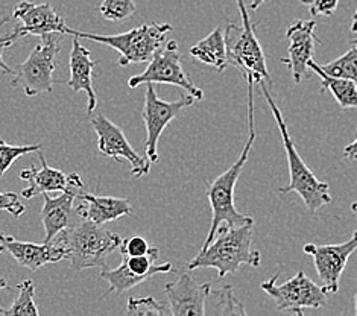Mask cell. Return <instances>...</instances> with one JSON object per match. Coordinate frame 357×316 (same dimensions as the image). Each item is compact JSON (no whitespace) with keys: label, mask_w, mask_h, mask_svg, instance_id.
Wrapping results in <instances>:
<instances>
[{"label":"cell","mask_w":357,"mask_h":316,"mask_svg":"<svg viewBox=\"0 0 357 316\" xmlns=\"http://www.w3.org/2000/svg\"><path fill=\"white\" fill-rule=\"evenodd\" d=\"M246 85H248V130L250 135L246 140L245 146L242 149V153L234 163L224 174H220L215 181H211L207 186V196L211 207V224L208 234L204 241L201 251L213 242V239L220 227H236L242 224H248V222H254L251 216H245L242 213L236 210L234 206V189L239 179L242 170L248 161L250 152L252 149V144L256 142V126H254V82L252 78H245Z\"/></svg>","instance_id":"obj_1"},{"label":"cell","mask_w":357,"mask_h":316,"mask_svg":"<svg viewBox=\"0 0 357 316\" xmlns=\"http://www.w3.org/2000/svg\"><path fill=\"white\" fill-rule=\"evenodd\" d=\"M254 222L236 227H220L206 250L199 251L187 268L190 271L198 268H213L219 278L233 274L242 266L259 268L261 263L260 251L252 248Z\"/></svg>","instance_id":"obj_2"},{"label":"cell","mask_w":357,"mask_h":316,"mask_svg":"<svg viewBox=\"0 0 357 316\" xmlns=\"http://www.w3.org/2000/svg\"><path fill=\"white\" fill-rule=\"evenodd\" d=\"M259 85H260V90L263 91V96H265L268 105L272 111V114H274L280 134H282L283 146H284L287 165H289V175H291V179H289L287 186L280 187L278 192L283 195L295 192L296 195L301 196L304 206L307 207L309 211L317 213L319 209H322L333 201V198H331L330 195V186L326 181L318 179L312 170L305 166L298 151H296V146L291 137V134H289L282 111H280L274 98L271 96V91L268 90V82L261 81L259 82Z\"/></svg>","instance_id":"obj_3"},{"label":"cell","mask_w":357,"mask_h":316,"mask_svg":"<svg viewBox=\"0 0 357 316\" xmlns=\"http://www.w3.org/2000/svg\"><path fill=\"white\" fill-rule=\"evenodd\" d=\"M54 239L66 248L67 260H70L75 272L90 268H107V257L119 250L123 241L121 236L109 232L104 225L87 219L76 220Z\"/></svg>","instance_id":"obj_4"},{"label":"cell","mask_w":357,"mask_h":316,"mask_svg":"<svg viewBox=\"0 0 357 316\" xmlns=\"http://www.w3.org/2000/svg\"><path fill=\"white\" fill-rule=\"evenodd\" d=\"M241 11L242 24L228 23L224 28L227 47V61L239 70L243 78H252L254 82L265 81L272 84L266 67V57L254 32L248 8L245 0H236Z\"/></svg>","instance_id":"obj_5"},{"label":"cell","mask_w":357,"mask_h":316,"mask_svg":"<svg viewBox=\"0 0 357 316\" xmlns=\"http://www.w3.org/2000/svg\"><path fill=\"white\" fill-rule=\"evenodd\" d=\"M172 27L169 23H144L128 32L117 33V36H98V33L75 31L67 27L66 36L87 38L100 45L109 46L121 54L119 66L126 67L130 64L149 63L151 58L157 54V50L163 47L165 38Z\"/></svg>","instance_id":"obj_6"},{"label":"cell","mask_w":357,"mask_h":316,"mask_svg":"<svg viewBox=\"0 0 357 316\" xmlns=\"http://www.w3.org/2000/svg\"><path fill=\"white\" fill-rule=\"evenodd\" d=\"M63 37V33H49V36L40 37L38 45L14 73L11 81L13 87H22L24 95L29 98L41 95V93H52L56 57L61 52L59 43Z\"/></svg>","instance_id":"obj_7"},{"label":"cell","mask_w":357,"mask_h":316,"mask_svg":"<svg viewBox=\"0 0 357 316\" xmlns=\"http://www.w3.org/2000/svg\"><path fill=\"white\" fill-rule=\"evenodd\" d=\"M277 278L278 274L272 276L260 283V287L275 301L280 312L303 316L304 309H322L327 306L328 290L324 286L314 285L303 271L296 272L283 285H277Z\"/></svg>","instance_id":"obj_8"},{"label":"cell","mask_w":357,"mask_h":316,"mask_svg":"<svg viewBox=\"0 0 357 316\" xmlns=\"http://www.w3.org/2000/svg\"><path fill=\"white\" fill-rule=\"evenodd\" d=\"M146 84H169L176 85L185 90L197 100L204 99V91L195 85L181 66V55L178 52V43L171 40L165 47L157 50V54L151 58L144 72L131 76L128 85L131 89H137Z\"/></svg>","instance_id":"obj_9"},{"label":"cell","mask_w":357,"mask_h":316,"mask_svg":"<svg viewBox=\"0 0 357 316\" xmlns=\"http://www.w3.org/2000/svg\"><path fill=\"white\" fill-rule=\"evenodd\" d=\"M197 99L192 95H183L174 102H166L161 99L154 89V84H146V95H144V105L142 110V119L146 128V140L144 149L151 163L158 161V142L166 126L181 113L184 108L192 107Z\"/></svg>","instance_id":"obj_10"},{"label":"cell","mask_w":357,"mask_h":316,"mask_svg":"<svg viewBox=\"0 0 357 316\" xmlns=\"http://www.w3.org/2000/svg\"><path fill=\"white\" fill-rule=\"evenodd\" d=\"M90 123L98 134V149L102 156L117 161H128L131 165V175L135 178L149 174L151 160L146 156H140L131 146L125 133L114 122L104 114H98L91 119Z\"/></svg>","instance_id":"obj_11"},{"label":"cell","mask_w":357,"mask_h":316,"mask_svg":"<svg viewBox=\"0 0 357 316\" xmlns=\"http://www.w3.org/2000/svg\"><path fill=\"white\" fill-rule=\"evenodd\" d=\"M357 250V230L350 241L337 245H304L303 251L310 255L317 268V274L328 294H337L341 277L350 255Z\"/></svg>","instance_id":"obj_12"},{"label":"cell","mask_w":357,"mask_h":316,"mask_svg":"<svg viewBox=\"0 0 357 316\" xmlns=\"http://www.w3.org/2000/svg\"><path fill=\"white\" fill-rule=\"evenodd\" d=\"M314 29H317L314 20H294L286 31V37L291 45L287 47L289 55L282 59V63L291 70L296 84H301L305 76H309V61L313 59L317 46L322 45Z\"/></svg>","instance_id":"obj_13"},{"label":"cell","mask_w":357,"mask_h":316,"mask_svg":"<svg viewBox=\"0 0 357 316\" xmlns=\"http://www.w3.org/2000/svg\"><path fill=\"white\" fill-rule=\"evenodd\" d=\"M37 153L41 166H29L20 172V178L23 181L29 183L26 189H23L20 193V196H23L24 200H32L43 193H61L66 189H69V187H79V189H84V181L79 174L73 172L67 175L63 170L50 167L46 161L43 149L37 151Z\"/></svg>","instance_id":"obj_14"},{"label":"cell","mask_w":357,"mask_h":316,"mask_svg":"<svg viewBox=\"0 0 357 316\" xmlns=\"http://www.w3.org/2000/svg\"><path fill=\"white\" fill-rule=\"evenodd\" d=\"M0 246L11 255V257L29 271H37L46 264L58 263L61 260H67L66 248L59 243L56 239H52L50 242L33 243V242H23L15 239L14 236H8L0 233Z\"/></svg>","instance_id":"obj_15"},{"label":"cell","mask_w":357,"mask_h":316,"mask_svg":"<svg viewBox=\"0 0 357 316\" xmlns=\"http://www.w3.org/2000/svg\"><path fill=\"white\" fill-rule=\"evenodd\" d=\"M13 17L22 22L20 27L14 28V32L19 38L28 36L45 37L49 33H63V36H66L67 24L64 19L59 17L49 3H32L28 0H23L15 8Z\"/></svg>","instance_id":"obj_16"},{"label":"cell","mask_w":357,"mask_h":316,"mask_svg":"<svg viewBox=\"0 0 357 316\" xmlns=\"http://www.w3.org/2000/svg\"><path fill=\"white\" fill-rule=\"evenodd\" d=\"M210 283H198L190 274H183L174 283L165 286L169 310L174 316H204Z\"/></svg>","instance_id":"obj_17"},{"label":"cell","mask_w":357,"mask_h":316,"mask_svg":"<svg viewBox=\"0 0 357 316\" xmlns=\"http://www.w3.org/2000/svg\"><path fill=\"white\" fill-rule=\"evenodd\" d=\"M81 190L79 187H69L59 196L43 193L45 202L41 209V222L45 227V242H50L56 234L75 224V218H78V215L73 209V202Z\"/></svg>","instance_id":"obj_18"},{"label":"cell","mask_w":357,"mask_h":316,"mask_svg":"<svg viewBox=\"0 0 357 316\" xmlns=\"http://www.w3.org/2000/svg\"><path fill=\"white\" fill-rule=\"evenodd\" d=\"M76 200H79L78 207L75 209L78 218L91 220L99 225H105L108 222L134 215L131 202L125 198L99 196L81 190Z\"/></svg>","instance_id":"obj_19"},{"label":"cell","mask_w":357,"mask_h":316,"mask_svg":"<svg viewBox=\"0 0 357 316\" xmlns=\"http://www.w3.org/2000/svg\"><path fill=\"white\" fill-rule=\"evenodd\" d=\"M98 66L96 61L91 59V52L81 45L78 37H73L72 50H70V80L67 82L69 89L75 93L84 91L87 95V113L91 114L98 107V98L95 89H93V70Z\"/></svg>","instance_id":"obj_20"},{"label":"cell","mask_w":357,"mask_h":316,"mask_svg":"<svg viewBox=\"0 0 357 316\" xmlns=\"http://www.w3.org/2000/svg\"><path fill=\"white\" fill-rule=\"evenodd\" d=\"M189 52L195 59L215 67L219 73H222L228 67L222 27H218L215 31H211L206 38H202L197 45L192 46Z\"/></svg>","instance_id":"obj_21"},{"label":"cell","mask_w":357,"mask_h":316,"mask_svg":"<svg viewBox=\"0 0 357 316\" xmlns=\"http://www.w3.org/2000/svg\"><path fill=\"white\" fill-rule=\"evenodd\" d=\"M309 69L313 73H317L318 78L321 80V91L328 90L335 96L339 107L342 110L357 108V82L345 78H336V76L326 73L314 59L309 61Z\"/></svg>","instance_id":"obj_22"},{"label":"cell","mask_w":357,"mask_h":316,"mask_svg":"<svg viewBox=\"0 0 357 316\" xmlns=\"http://www.w3.org/2000/svg\"><path fill=\"white\" fill-rule=\"evenodd\" d=\"M206 303H211V309L206 310V315H246L245 306L237 300L234 289L229 285L218 290H210Z\"/></svg>","instance_id":"obj_23"},{"label":"cell","mask_w":357,"mask_h":316,"mask_svg":"<svg viewBox=\"0 0 357 316\" xmlns=\"http://www.w3.org/2000/svg\"><path fill=\"white\" fill-rule=\"evenodd\" d=\"M5 316H38L36 303V285L32 280H24L17 286V296L11 307L3 312Z\"/></svg>","instance_id":"obj_24"},{"label":"cell","mask_w":357,"mask_h":316,"mask_svg":"<svg viewBox=\"0 0 357 316\" xmlns=\"http://www.w3.org/2000/svg\"><path fill=\"white\" fill-rule=\"evenodd\" d=\"M319 67L326 73L336 76V78H345L357 82V45H353V47L342 57L327 64H319Z\"/></svg>","instance_id":"obj_25"},{"label":"cell","mask_w":357,"mask_h":316,"mask_svg":"<svg viewBox=\"0 0 357 316\" xmlns=\"http://www.w3.org/2000/svg\"><path fill=\"white\" fill-rule=\"evenodd\" d=\"M43 149V144H10L0 140V176H3L17 160Z\"/></svg>","instance_id":"obj_26"},{"label":"cell","mask_w":357,"mask_h":316,"mask_svg":"<svg viewBox=\"0 0 357 316\" xmlns=\"http://www.w3.org/2000/svg\"><path fill=\"white\" fill-rule=\"evenodd\" d=\"M126 313L135 316H167L171 315V310L163 303L157 301L152 296H131L128 300V306H126Z\"/></svg>","instance_id":"obj_27"},{"label":"cell","mask_w":357,"mask_h":316,"mask_svg":"<svg viewBox=\"0 0 357 316\" xmlns=\"http://www.w3.org/2000/svg\"><path fill=\"white\" fill-rule=\"evenodd\" d=\"M99 13L109 22H123L135 13V5L132 0H104Z\"/></svg>","instance_id":"obj_28"},{"label":"cell","mask_w":357,"mask_h":316,"mask_svg":"<svg viewBox=\"0 0 357 316\" xmlns=\"http://www.w3.org/2000/svg\"><path fill=\"white\" fill-rule=\"evenodd\" d=\"M0 210L8 211L14 218H20L26 211V207H24L20 195L14 192H0Z\"/></svg>","instance_id":"obj_29"},{"label":"cell","mask_w":357,"mask_h":316,"mask_svg":"<svg viewBox=\"0 0 357 316\" xmlns=\"http://www.w3.org/2000/svg\"><path fill=\"white\" fill-rule=\"evenodd\" d=\"M122 255H143V254H148L151 246L146 242V239H143L140 236H132L128 239H123L121 248Z\"/></svg>","instance_id":"obj_30"},{"label":"cell","mask_w":357,"mask_h":316,"mask_svg":"<svg viewBox=\"0 0 357 316\" xmlns=\"http://www.w3.org/2000/svg\"><path fill=\"white\" fill-rule=\"evenodd\" d=\"M309 8L312 15H333L337 10L339 0H300Z\"/></svg>","instance_id":"obj_31"},{"label":"cell","mask_w":357,"mask_h":316,"mask_svg":"<svg viewBox=\"0 0 357 316\" xmlns=\"http://www.w3.org/2000/svg\"><path fill=\"white\" fill-rule=\"evenodd\" d=\"M17 40H20V38L17 37V33L14 31L10 32V33H6V36H3V37H0V70H2L3 73H11V75L15 73L11 69V67L5 63L3 52H5V49H8L11 45H14Z\"/></svg>","instance_id":"obj_32"},{"label":"cell","mask_w":357,"mask_h":316,"mask_svg":"<svg viewBox=\"0 0 357 316\" xmlns=\"http://www.w3.org/2000/svg\"><path fill=\"white\" fill-rule=\"evenodd\" d=\"M356 156H357V139L348 144V146H345V149H344V157L354 158Z\"/></svg>","instance_id":"obj_33"},{"label":"cell","mask_w":357,"mask_h":316,"mask_svg":"<svg viewBox=\"0 0 357 316\" xmlns=\"http://www.w3.org/2000/svg\"><path fill=\"white\" fill-rule=\"evenodd\" d=\"M263 2H266V0H251V3H250V10L256 11L257 8H259V6H260Z\"/></svg>","instance_id":"obj_34"},{"label":"cell","mask_w":357,"mask_h":316,"mask_svg":"<svg viewBox=\"0 0 357 316\" xmlns=\"http://www.w3.org/2000/svg\"><path fill=\"white\" fill-rule=\"evenodd\" d=\"M351 32H357V6H356V11L353 13V20H351Z\"/></svg>","instance_id":"obj_35"},{"label":"cell","mask_w":357,"mask_h":316,"mask_svg":"<svg viewBox=\"0 0 357 316\" xmlns=\"http://www.w3.org/2000/svg\"><path fill=\"white\" fill-rule=\"evenodd\" d=\"M3 289H8V283H6L5 278H0V290H3ZM3 312H5V309L2 306H0V315H3Z\"/></svg>","instance_id":"obj_36"},{"label":"cell","mask_w":357,"mask_h":316,"mask_svg":"<svg viewBox=\"0 0 357 316\" xmlns=\"http://www.w3.org/2000/svg\"><path fill=\"white\" fill-rule=\"evenodd\" d=\"M351 211L357 216V202H353V204H351Z\"/></svg>","instance_id":"obj_37"},{"label":"cell","mask_w":357,"mask_h":316,"mask_svg":"<svg viewBox=\"0 0 357 316\" xmlns=\"http://www.w3.org/2000/svg\"><path fill=\"white\" fill-rule=\"evenodd\" d=\"M354 303H356V307H354V313H356V316H357V294L354 295Z\"/></svg>","instance_id":"obj_38"},{"label":"cell","mask_w":357,"mask_h":316,"mask_svg":"<svg viewBox=\"0 0 357 316\" xmlns=\"http://www.w3.org/2000/svg\"><path fill=\"white\" fill-rule=\"evenodd\" d=\"M6 22H8L6 17H3V19H0V24H3V23H6Z\"/></svg>","instance_id":"obj_39"},{"label":"cell","mask_w":357,"mask_h":316,"mask_svg":"<svg viewBox=\"0 0 357 316\" xmlns=\"http://www.w3.org/2000/svg\"><path fill=\"white\" fill-rule=\"evenodd\" d=\"M5 250H3V246H0V254H2Z\"/></svg>","instance_id":"obj_40"},{"label":"cell","mask_w":357,"mask_h":316,"mask_svg":"<svg viewBox=\"0 0 357 316\" xmlns=\"http://www.w3.org/2000/svg\"><path fill=\"white\" fill-rule=\"evenodd\" d=\"M353 45H357V37L353 40Z\"/></svg>","instance_id":"obj_41"},{"label":"cell","mask_w":357,"mask_h":316,"mask_svg":"<svg viewBox=\"0 0 357 316\" xmlns=\"http://www.w3.org/2000/svg\"><path fill=\"white\" fill-rule=\"evenodd\" d=\"M353 160H356V161H357V156H356V157H354V158H353Z\"/></svg>","instance_id":"obj_42"}]
</instances>
